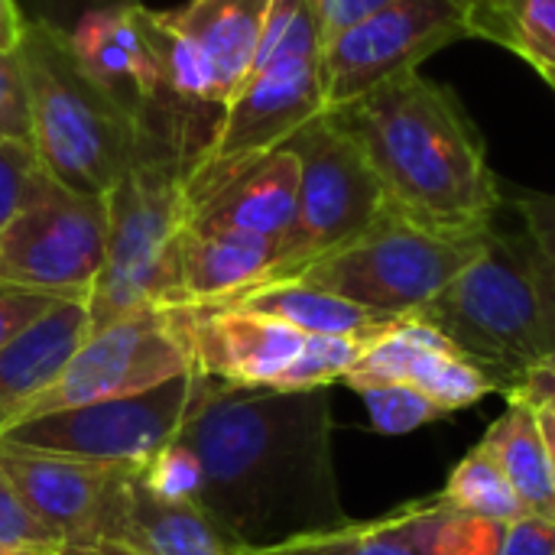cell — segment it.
Returning <instances> with one entry per match:
<instances>
[{"instance_id":"obj_1","label":"cell","mask_w":555,"mask_h":555,"mask_svg":"<svg viewBox=\"0 0 555 555\" xmlns=\"http://www.w3.org/2000/svg\"><path fill=\"white\" fill-rule=\"evenodd\" d=\"M198 465L195 504L231 553L345 527L332 406L319 390H241L198 371L176 436Z\"/></svg>"},{"instance_id":"obj_2","label":"cell","mask_w":555,"mask_h":555,"mask_svg":"<svg viewBox=\"0 0 555 555\" xmlns=\"http://www.w3.org/2000/svg\"><path fill=\"white\" fill-rule=\"evenodd\" d=\"M328 114L361 143L393 215L459 237L494 228L504 195L452 88L413 68Z\"/></svg>"},{"instance_id":"obj_3","label":"cell","mask_w":555,"mask_h":555,"mask_svg":"<svg viewBox=\"0 0 555 555\" xmlns=\"http://www.w3.org/2000/svg\"><path fill=\"white\" fill-rule=\"evenodd\" d=\"M504 390L555 354V273L527 231L491 228L481 254L420 312Z\"/></svg>"},{"instance_id":"obj_4","label":"cell","mask_w":555,"mask_h":555,"mask_svg":"<svg viewBox=\"0 0 555 555\" xmlns=\"http://www.w3.org/2000/svg\"><path fill=\"white\" fill-rule=\"evenodd\" d=\"M16 59L39 166L75 192L104 195L146 146L140 127L85 78L62 33L23 23Z\"/></svg>"},{"instance_id":"obj_5","label":"cell","mask_w":555,"mask_h":555,"mask_svg":"<svg viewBox=\"0 0 555 555\" xmlns=\"http://www.w3.org/2000/svg\"><path fill=\"white\" fill-rule=\"evenodd\" d=\"M270 0H192L179 10H150L172 117V143L185 166L205 159L228 104L247 81Z\"/></svg>"},{"instance_id":"obj_6","label":"cell","mask_w":555,"mask_h":555,"mask_svg":"<svg viewBox=\"0 0 555 555\" xmlns=\"http://www.w3.org/2000/svg\"><path fill=\"white\" fill-rule=\"evenodd\" d=\"M185 176L179 153L146 143L104 192L107 241L88 296L91 328L140 306H179L176 250L185 228Z\"/></svg>"},{"instance_id":"obj_7","label":"cell","mask_w":555,"mask_h":555,"mask_svg":"<svg viewBox=\"0 0 555 555\" xmlns=\"http://www.w3.org/2000/svg\"><path fill=\"white\" fill-rule=\"evenodd\" d=\"M485 237L429 231L387 208L364 234L286 280H302L361 309L403 319L429 306L481 254Z\"/></svg>"},{"instance_id":"obj_8","label":"cell","mask_w":555,"mask_h":555,"mask_svg":"<svg viewBox=\"0 0 555 555\" xmlns=\"http://www.w3.org/2000/svg\"><path fill=\"white\" fill-rule=\"evenodd\" d=\"M195 371L241 390H319L354 367L367 341L309 335L286 322L218 309L182 306Z\"/></svg>"},{"instance_id":"obj_9","label":"cell","mask_w":555,"mask_h":555,"mask_svg":"<svg viewBox=\"0 0 555 555\" xmlns=\"http://www.w3.org/2000/svg\"><path fill=\"white\" fill-rule=\"evenodd\" d=\"M189 371H195V354L185 309L159 302L140 306L91 328L62 374L16 416L13 426L59 410L137 397Z\"/></svg>"},{"instance_id":"obj_10","label":"cell","mask_w":555,"mask_h":555,"mask_svg":"<svg viewBox=\"0 0 555 555\" xmlns=\"http://www.w3.org/2000/svg\"><path fill=\"white\" fill-rule=\"evenodd\" d=\"M286 146L299 159V208L276 280L345 247L387 211L384 185L361 143L328 111L296 130Z\"/></svg>"},{"instance_id":"obj_11","label":"cell","mask_w":555,"mask_h":555,"mask_svg":"<svg viewBox=\"0 0 555 555\" xmlns=\"http://www.w3.org/2000/svg\"><path fill=\"white\" fill-rule=\"evenodd\" d=\"M107 205L36 172L20 211L0 231V283L85 299L104 263Z\"/></svg>"},{"instance_id":"obj_12","label":"cell","mask_w":555,"mask_h":555,"mask_svg":"<svg viewBox=\"0 0 555 555\" xmlns=\"http://www.w3.org/2000/svg\"><path fill=\"white\" fill-rule=\"evenodd\" d=\"M475 3L393 0L335 33L322 49L325 107L338 111L377 85L420 68L433 52L475 36Z\"/></svg>"},{"instance_id":"obj_13","label":"cell","mask_w":555,"mask_h":555,"mask_svg":"<svg viewBox=\"0 0 555 555\" xmlns=\"http://www.w3.org/2000/svg\"><path fill=\"white\" fill-rule=\"evenodd\" d=\"M195 390L198 371H189L137 397L36 416L0 433V442L88 462H146L179 436Z\"/></svg>"},{"instance_id":"obj_14","label":"cell","mask_w":555,"mask_h":555,"mask_svg":"<svg viewBox=\"0 0 555 555\" xmlns=\"http://www.w3.org/2000/svg\"><path fill=\"white\" fill-rule=\"evenodd\" d=\"M65 42L85 78L140 127L146 143L179 153L172 143L163 65L146 29V7L140 0L85 13L65 33Z\"/></svg>"},{"instance_id":"obj_15","label":"cell","mask_w":555,"mask_h":555,"mask_svg":"<svg viewBox=\"0 0 555 555\" xmlns=\"http://www.w3.org/2000/svg\"><path fill=\"white\" fill-rule=\"evenodd\" d=\"M182 195L185 228L257 234L286 247L299 208V159L286 143L241 159H202Z\"/></svg>"},{"instance_id":"obj_16","label":"cell","mask_w":555,"mask_h":555,"mask_svg":"<svg viewBox=\"0 0 555 555\" xmlns=\"http://www.w3.org/2000/svg\"><path fill=\"white\" fill-rule=\"evenodd\" d=\"M345 384L351 390L403 384L429 397L449 416L504 390V384L488 367L468 358L452 338H446L420 315H403L374 341H367L354 367L345 374Z\"/></svg>"},{"instance_id":"obj_17","label":"cell","mask_w":555,"mask_h":555,"mask_svg":"<svg viewBox=\"0 0 555 555\" xmlns=\"http://www.w3.org/2000/svg\"><path fill=\"white\" fill-rule=\"evenodd\" d=\"M325 111L322 52L270 55L250 68L247 81L228 104L205 159H241L276 150Z\"/></svg>"},{"instance_id":"obj_18","label":"cell","mask_w":555,"mask_h":555,"mask_svg":"<svg viewBox=\"0 0 555 555\" xmlns=\"http://www.w3.org/2000/svg\"><path fill=\"white\" fill-rule=\"evenodd\" d=\"M133 462H88L0 442V468L29 507V514L62 543H91L104 504Z\"/></svg>"},{"instance_id":"obj_19","label":"cell","mask_w":555,"mask_h":555,"mask_svg":"<svg viewBox=\"0 0 555 555\" xmlns=\"http://www.w3.org/2000/svg\"><path fill=\"white\" fill-rule=\"evenodd\" d=\"M94 540H111L143 555H234L195 501L166 498L127 465L117 478Z\"/></svg>"},{"instance_id":"obj_20","label":"cell","mask_w":555,"mask_h":555,"mask_svg":"<svg viewBox=\"0 0 555 555\" xmlns=\"http://www.w3.org/2000/svg\"><path fill=\"white\" fill-rule=\"evenodd\" d=\"M283 267V247L276 241L237 231H198L182 228L176 270L179 306H215L250 286L276 280Z\"/></svg>"},{"instance_id":"obj_21","label":"cell","mask_w":555,"mask_h":555,"mask_svg":"<svg viewBox=\"0 0 555 555\" xmlns=\"http://www.w3.org/2000/svg\"><path fill=\"white\" fill-rule=\"evenodd\" d=\"M88 335V302L65 299L0 348V433H7L16 416L62 374Z\"/></svg>"},{"instance_id":"obj_22","label":"cell","mask_w":555,"mask_h":555,"mask_svg":"<svg viewBox=\"0 0 555 555\" xmlns=\"http://www.w3.org/2000/svg\"><path fill=\"white\" fill-rule=\"evenodd\" d=\"M218 309H237L263 319L286 322L309 335H332V338H361L374 341L380 332H387L397 319L361 309L341 296H332L319 286H309L302 280H267L260 286H250L224 302H215Z\"/></svg>"},{"instance_id":"obj_23","label":"cell","mask_w":555,"mask_h":555,"mask_svg":"<svg viewBox=\"0 0 555 555\" xmlns=\"http://www.w3.org/2000/svg\"><path fill=\"white\" fill-rule=\"evenodd\" d=\"M481 446L501 465L524 514L555 520V481L537 410L524 400L507 397L504 416L485 433Z\"/></svg>"},{"instance_id":"obj_24","label":"cell","mask_w":555,"mask_h":555,"mask_svg":"<svg viewBox=\"0 0 555 555\" xmlns=\"http://www.w3.org/2000/svg\"><path fill=\"white\" fill-rule=\"evenodd\" d=\"M397 524L416 555H501V524L455 511L439 494L397 511Z\"/></svg>"},{"instance_id":"obj_25","label":"cell","mask_w":555,"mask_h":555,"mask_svg":"<svg viewBox=\"0 0 555 555\" xmlns=\"http://www.w3.org/2000/svg\"><path fill=\"white\" fill-rule=\"evenodd\" d=\"M475 36L507 46L537 72H555V0H478Z\"/></svg>"},{"instance_id":"obj_26","label":"cell","mask_w":555,"mask_h":555,"mask_svg":"<svg viewBox=\"0 0 555 555\" xmlns=\"http://www.w3.org/2000/svg\"><path fill=\"white\" fill-rule=\"evenodd\" d=\"M439 498H442V504H449L455 511L494 520L501 527H507L511 520H517L524 514L511 481L504 478L501 465L481 442L452 468Z\"/></svg>"},{"instance_id":"obj_27","label":"cell","mask_w":555,"mask_h":555,"mask_svg":"<svg viewBox=\"0 0 555 555\" xmlns=\"http://www.w3.org/2000/svg\"><path fill=\"white\" fill-rule=\"evenodd\" d=\"M237 555H416L400 533L397 514L374 520V524H345L335 530L296 537L289 543L270 546V550H247Z\"/></svg>"},{"instance_id":"obj_28","label":"cell","mask_w":555,"mask_h":555,"mask_svg":"<svg viewBox=\"0 0 555 555\" xmlns=\"http://www.w3.org/2000/svg\"><path fill=\"white\" fill-rule=\"evenodd\" d=\"M358 393L367 403L374 429L387 433V436L416 433L420 426H429V423H439L449 416L429 397H423L420 390L403 387V384H374V387H361Z\"/></svg>"},{"instance_id":"obj_29","label":"cell","mask_w":555,"mask_h":555,"mask_svg":"<svg viewBox=\"0 0 555 555\" xmlns=\"http://www.w3.org/2000/svg\"><path fill=\"white\" fill-rule=\"evenodd\" d=\"M39 169L33 143L0 137V231L20 211Z\"/></svg>"},{"instance_id":"obj_30","label":"cell","mask_w":555,"mask_h":555,"mask_svg":"<svg viewBox=\"0 0 555 555\" xmlns=\"http://www.w3.org/2000/svg\"><path fill=\"white\" fill-rule=\"evenodd\" d=\"M0 543L3 546H20V550H55L59 543L52 533L29 514L16 488L0 468Z\"/></svg>"},{"instance_id":"obj_31","label":"cell","mask_w":555,"mask_h":555,"mask_svg":"<svg viewBox=\"0 0 555 555\" xmlns=\"http://www.w3.org/2000/svg\"><path fill=\"white\" fill-rule=\"evenodd\" d=\"M59 302H65V299L39 293V289H23V286L0 283V348L10 345L16 335H23L29 325H36Z\"/></svg>"},{"instance_id":"obj_32","label":"cell","mask_w":555,"mask_h":555,"mask_svg":"<svg viewBox=\"0 0 555 555\" xmlns=\"http://www.w3.org/2000/svg\"><path fill=\"white\" fill-rule=\"evenodd\" d=\"M0 137L29 143V104L26 81L16 52L0 49Z\"/></svg>"},{"instance_id":"obj_33","label":"cell","mask_w":555,"mask_h":555,"mask_svg":"<svg viewBox=\"0 0 555 555\" xmlns=\"http://www.w3.org/2000/svg\"><path fill=\"white\" fill-rule=\"evenodd\" d=\"M23 23L49 26L55 33H68L85 13L104 10V7H120V3H137V0H13Z\"/></svg>"},{"instance_id":"obj_34","label":"cell","mask_w":555,"mask_h":555,"mask_svg":"<svg viewBox=\"0 0 555 555\" xmlns=\"http://www.w3.org/2000/svg\"><path fill=\"white\" fill-rule=\"evenodd\" d=\"M514 205L524 218V231H527L530 244L537 247V254L550 263V270L555 273V195L527 192Z\"/></svg>"},{"instance_id":"obj_35","label":"cell","mask_w":555,"mask_h":555,"mask_svg":"<svg viewBox=\"0 0 555 555\" xmlns=\"http://www.w3.org/2000/svg\"><path fill=\"white\" fill-rule=\"evenodd\" d=\"M501 555H555V520L520 514L504 527Z\"/></svg>"},{"instance_id":"obj_36","label":"cell","mask_w":555,"mask_h":555,"mask_svg":"<svg viewBox=\"0 0 555 555\" xmlns=\"http://www.w3.org/2000/svg\"><path fill=\"white\" fill-rule=\"evenodd\" d=\"M504 393L514 397V400L530 403L533 410H550V413H555V354L553 358H546L543 364L530 367V371H527L517 384H511Z\"/></svg>"},{"instance_id":"obj_37","label":"cell","mask_w":555,"mask_h":555,"mask_svg":"<svg viewBox=\"0 0 555 555\" xmlns=\"http://www.w3.org/2000/svg\"><path fill=\"white\" fill-rule=\"evenodd\" d=\"M315 13H319V26H322V39L328 42L335 33L348 29L351 23L364 20L367 13L393 3V0H312Z\"/></svg>"},{"instance_id":"obj_38","label":"cell","mask_w":555,"mask_h":555,"mask_svg":"<svg viewBox=\"0 0 555 555\" xmlns=\"http://www.w3.org/2000/svg\"><path fill=\"white\" fill-rule=\"evenodd\" d=\"M23 36V16L16 10L13 0H0V49L3 52H16Z\"/></svg>"},{"instance_id":"obj_39","label":"cell","mask_w":555,"mask_h":555,"mask_svg":"<svg viewBox=\"0 0 555 555\" xmlns=\"http://www.w3.org/2000/svg\"><path fill=\"white\" fill-rule=\"evenodd\" d=\"M62 555H143L130 546L111 543V540H91V543H62L59 546Z\"/></svg>"},{"instance_id":"obj_40","label":"cell","mask_w":555,"mask_h":555,"mask_svg":"<svg viewBox=\"0 0 555 555\" xmlns=\"http://www.w3.org/2000/svg\"><path fill=\"white\" fill-rule=\"evenodd\" d=\"M537 420H540V429H543V442H546V455H550V468H553L555 481V413L537 410Z\"/></svg>"},{"instance_id":"obj_41","label":"cell","mask_w":555,"mask_h":555,"mask_svg":"<svg viewBox=\"0 0 555 555\" xmlns=\"http://www.w3.org/2000/svg\"><path fill=\"white\" fill-rule=\"evenodd\" d=\"M0 555H33V550H20V546H3V543H0Z\"/></svg>"},{"instance_id":"obj_42","label":"cell","mask_w":555,"mask_h":555,"mask_svg":"<svg viewBox=\"0 0 555 555\" xmlns=\"http://www.w3.org/2000/svg\"><path fill=\"white\" fill-rule=\"evenodd\" d=\"M540 75H543V81H546V85L555 91V72H540Z\"/></svg>"},{"instance_id":"obj_43","label":"cell","mask_w":555,"mask_h":555,"mask_svg":"<svg viewBox=\"0 0 555 555\" xmlns=\"http://www.w3.org/2000/svg\"><path fill=\"white\" fill-rule=\"evenodd\" d=\"M33 555H62V553H59V546H55V550H33Z\"/></svg>"},{"instance_id":"obj_44","label":"cell","mask_w":555,"mask_h":555,"mask_svg":"<svg viewBox=\"0 0 555 555\" xmlns=\"http://www.w3.org/2000/svg\"><path fill=\"white\" fill-rule=\"evenodd\" d=\"M234 555H237V553H234Z\"/></svg>"}]
</instances>
